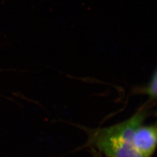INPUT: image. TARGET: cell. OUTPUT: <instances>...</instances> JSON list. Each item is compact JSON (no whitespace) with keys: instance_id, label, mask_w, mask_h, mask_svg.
Returning a JSON list of instances; mask_svg holds the SVG:
<instances>
[{"instance_id":"cell-1","label":"cell","mask_w":157,"mask_h":157,"mask_svg":"<svg viewBox=\"0 0 157 157\" xmlns=\"http://www.w3.org/2000/svg\"><path fill=\"white\" fill-rule=\"evenodd\" d=\"M146 116L142 109L120 123L94 129L89 134L90 143L105 157H143L133 146L132 134Z\"/></svg>"},{"instance_id":"cell-2","label":"cell","mask_w":157,"mask_h":157,"mask_svg":"<svg viewBox=\"0 0 157 157\" xmlns=\"http://www.w3.org/2000/svg\"><path fill=\"white\" fill-rule=\"evenodd\" d=\"M132 143L143 157H151L157 148V122L137 127L132 134Z\"/></svg>"},{"instance_id":"cell-3","label":"cell","mask_w":157,"mask_h":157,"mask_svg":"<svg viewBox=\"0 0 157 157\" xmlns=\"http://www.w3.org/2000/svg\"><path fill=\"white\" fill-rule=\"evenodd\" d=\"M144 92L150 99H157V69L153 74L148 85L145 88Z\"/></svg>"},{"instance_id":"cell-4","label":"cell","mask_w":157,"mask_h":157,"mask_svg":"<svg viewBox=\"0 0 157 157\" xmlns=\"http://www.w3.org/2000/svg\"><path fill=\"white\" fill-rule=\"evenodd\" d=\"M156 117H157V111H156Z\"/></svg>"}]
</instances>
